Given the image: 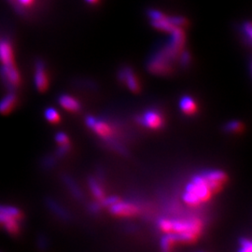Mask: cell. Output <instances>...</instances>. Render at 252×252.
Instances as JSON below:
<instances>
[{
    "label": "cell",
    "mask_w": 252,
    "mask_h": 252,
    "mask_svg": "<svg viewBox=\"0 0 252 252\" xmlns=\"http://www.w3.org/2000/svg\"><path fill=\"white\" fill-rule=\"evenodd\" d=\"M54 163V160L53 158H48L45 161V164L48 167H51Z\"/></svg>",
    "instance_id": "e575fe53"
},
{
    "label": "cell",
    "mask_w": 252,
    "mask_h": 252,
    "mask_svg": "<svg viewBox=\"0 0 252 252\" xmlns=\"http://www.w3.org/2000/svg\"><path fill=\"white\" fill-rule=\"evenodd\" d=\"M0 75L2 80L6 82V85L13 89L18 87L21 83V76L15 65H1Z\"/></svg>",
    "instance_id": "277c9868"
},
{
    "label": "cell",
    "mask_w": 252,
    "mask_h": 252,
    "mask_svg": "<svg viewBox=\"0 0 252 252\" xmlns=\"http://www.w3.org/2000/svg\"><path fill=\"white\" fill-rule=\"evenodd\" d=\"M109 207L110 212L118 216H134L138 212L137 207L128 202L118 201L117 203Z\"/></svg>",
    "instance_id": "30bf717a"
},
{
    "label": "cell",
    "mask_w": 252,
    "mask_h": 252,
    "mask_svg": "<svg viewBox=\"0 0 252 252\" xmlns=\"http://www.w3.org/2000/svg\"><path fill=\"white\" fill-rule=\"evenodd\" d=\"M119 79L121 81H124L127 85V87L133 92H138L140 89L139 82L137 81L135 74L133 72V70L128 66H126L120 70Z\"/></svg>",
    "instance_id": "8fae6325"
},
{
    "label": "cell",
    "mask_w": 252,
    "mask_h": 252,
    "mask_svg": "<svg viewBox=\"0 0 252 252\" xmlns=\"http://www.w3.org/2000/svg\"><path fill=\"white\" fill-rule=\"evenodd\" d=\"M49 206L52 208V210L54 211V213H56L57 215L63 218V219H67V213L65 210H63L62 207L58 206L56 203H54V201H50L49 202Z\"/></svg>",
    "instance_id": "cb8c5ba5"
},
{
    "label": "cell",
    "mask_w": 252,
    "mask_h": 252,
    "mask_svg": "<svg viewBox=\"0 0 252 252\" xmlns=\"http://www.w3.org/2000/svg\"><path fill=\"white\" fill-rule=\"evenodd\" d=\"M138 123L151 129H159L163 125L161 114L156 110H148L141 117L138 118Z\"/></svg>",
    "instance_id": "52a82bcc"
},
{
    "label": "cell",
    "mask_w": 252,
    "mask_h": 252,
    "mask_svg": "<svg viewBox=\"0 0 252 252\" xmlns=\"http://www.w3.org/2000/svg\"><path fill=\"white\" fill-rule=\"evenodd\" d=\"M211 192L207 180L202 174L196 175L187 184L183 193V200L189 206H197L210 198Z\"/></svg>",
    "instance_id": "6da1fadb"
},
{
    "label": "cell",
    "mask_w": 252,
    "mask_h": 252,
    "mask_svg": "<svg viewBox=\"0 0 252 252\" xmlns=\"http://www.w3.org/2000/svg\"><path fill=\"white\" fill-rule=\"evenodd\" d=\"M35 84L36 89L40 92H44L49 86L45 63L41 60H37L35 65Z\"/></svg>",
    "instance_id": "9c48e42d"
},
{
    "label": "cell",
    "mask_w": 252,
    "mask_h": 252,
    "mask_svg": "<svg viewBox=\"0 0 252 252\" xmlns=\"http://www.w3.org/2000/svg\"><path fill=\"white\" fill-rule=\"evenodd\" d=\"M60 146H61V147H60L59 150L57 151V155H58V156H63V155H65L66 153H68V151H69V149H70V146H69V143L60 145Z\"/></svg>",
    "instance_id": "d6a6232c"
},
{
    "label": "cell",
    "mask_w": 252,
    "mask_h": 252,
    "mask_svg": "<svg viewBox=\"0 0 252 252\" xmlns=\"http://www.w3.org/2000/svg\"><path fill=\"white\" fill-rule=\"evenodd\" d=\"M102 200H103L102 201L103 205L106 206V207H109L110 206L114 205L115 203H117L118 201H119V198L116 197V196H110V197H107V198H103Z\"/></svg>",
    "instance_id": "1f68e13d"
},
{
    "label": "cell",
    "mask_w": 252,
    "mask_h": 252,
    "mask_svg": "<svg viewBox=\"0 0 252 252\" xmlns=\"http://www.w3.org/2000/svg\"><path fill=\"white\" fill-rule=\"evenodd\" d=\"M202 176L207 180V184L211 191H217L221 188L222 184L225 182V173L220 170H209V171L203 172Z\"/></svg>",
    "instance_id": "8992f818"
},
{
    "label": "cell",
    "mask_w": 252,
    "mask_h": 252,
    "mask_svg": "<svg viewBox=\"0 0 252 252\" xmlns=\"http://www.w3.org/2000/svg\"><path fill=\"white\" fill-rule=\"evenodd\" d=\"M16 102H17V97L15 94L10 93L9 94H7L3 99L0 101V112L3 114L9 113L12 110V108H14Z\"/></svg>",
    "instance_id": "4fadbf2b"
},
{
    "label": "cell",
    "mask_w": 252,
    "mask_h": 252,
    "mask_svg": "<svg viewBox=\"0 0 252 252\" xmlns=\"http://www.w3.org/2000/svg\"><path fill=\"white\" fill-rule=\"evenodd\" d=\"M0 63L1 65H13V47L8 38H0Z\"/></svg>",
    "instance_id": "ba28073f"
},
{
    "label": "cell",
    "mask_w": 252,
    "mask_h": 252,
    "mask_svg": "<svg viewBox=\"0 0 252 252\" xmlns=\"http://www.w3.org/2000/svg\"><path fill=\"white\" fill-rule=\"evenodd\" d=\"M59 104L63 108H65L69 111H73V112H77L81 108V105H80L79 101H77L75 98H73L67 94H63L59 97Z\"/></svg>",
    "instance_id": "5bb4252c"
},
{
    "label": "cell",
    "mask_w": 252,
    "mask_h": 252,
    "mask_svg": "<svg viewBox=\"0 0 252 252\" xmlns=\"http://www.w3.org/2000/svg\"><path fill=\"white\" fill-rule=\"evenodd\" d=\"M9 1H10L12 4H14V3H15V0H9Z\"/></svg>",
    "instance_id": "8d00e7d4"
},
{
    "label": "cell",
    "mask_w": 252,
    "mask_h": 252,
    "mask_svg": "<svg viewBox=\"0 0 252 252\" xmlns=\"http://www.w3.org/2000/svg\"><path fill=\"white\" fill-rule=\"evenodd\" d=\"M241 31L243 36L248 39V42L250 44L252 42V23L250 21L243 23V25L241 26Z\"/></svg>",
    "instance_id": "603a6c76"
},
{
    "label": "cell",
    "mask_w": 252,
    "mask_h": 252,
    "mask_svg": "<svg viewBox=\"0 0 252 252\" xmlns=\"http://www.w3.org/2000/svg\"><path fill=\"white\" fill-rule=\"evenodd\" d=\"M147 15L150 21H159L166 18V15L159 9H149L147 11Z\"/></svg>",
    "instance_id": "ffe728a7"
},
{
    "label": "cell",
    "mask_w": 252,
    "mask_h": 252,
    "mask_svg": "<svg viewBox=\"0 0 252 252\" xmlns=\"http://www.w3.org/2000/svg\"><path fill=\"white\" fill-rule=\"evenodd\" d=\"M55 139L57 141V143H59L60 145L67 144L68 143V137L65 134H63L62 132L58 133L56 136H55Z\"/></svg>",
    "instance_id": "4dcf8cb0"
},
{
    "label": "cell",
    "mask_w": 252,
    "mask_h": 252,
    "mask_svg": "<svg viewBox=\"0 0 252 252\" xmlns=\"http://www.w3.org/2000/svg\"><path fill=\"white\" fill-rule=\"evenodd\" d=\"M174 60L170 54L163 48L160 52L153 55L149 62V68L155 74H166L170 72L171 61Z\"/></svg>",
    "instance_id": "7a4b0ae2"
},
{
    "label": "cell",
    "mask_w": 252,
    "mask_h": 252,
    "mask_svg": "<svg viewBox=\"0 0 252 252\" xmlns=\"http://www.w3.org/2000/svg\"><path fill=\"white\" fill-rule=\"evenodd\" d=\"M19 219L6 215L0 212V223L5 226L6 230L10 234H17L19 232Z\"/></svg>",
    "instance_id": "7c38bea8"
},
{
    "label": "cell",
    "mask_w": 252,
    "mask_h": 252,
    "mask_svg": "<svg viewBox=\"0 0 252 252\" xmlns=\"http://www.w3.org/2000/svg\"><path fill=\"white\" fill-rule=\"evenodd\" d=\"M158 225L160 227V229L164 232H167V233L171 232L172 220L161 219L158 221Z\"/></svg>",
    "instance_id": "83f0119b"
},
{
    "label": "cell",
    "mask_w": 252,
    "mask_h": 252,
    "mask_svg": "<svg viewBox=\"0 0 252 252\" xmlns=\"http://www.w3.org/2000/svg\"><path fill=\"white\" fill-rule=\"evenodd\" d=\"M151 25L154 28L161 30L162 32H167V33H170L172 30L175 28V27L171 25L170 22L167 20V16H166V18L159 20V21H151Z\"/></svg>",
    "instance_id": "e0dca14e"
},
{
    "label": "cell",
    "mask_w": 252,
    "mask_h": 252,
    "mask_svg": "<svg viewBox=\"0 0 252 252\" xmlns=\"http://www.w3.org/2000/svg\"><path fill=\"white\" fill-rule=\"evenodd\" d=\"M89 185H90L91 190L95 198H97L98 200H102L104 198V191L100 187V185L96 180L91 179L89 180Z\"/></svg>",
    "instance_id": "ac0fdd59"
},
{
    "label": "cell",
    "mask_w": 252,
    "mask_h": 252,
    "mask_svg": "<svg viewBox=\"0 0 252 252\" xmlns=\"http://www.w3.org/2000/svg\"><path fill=\"white\" fill-rule=\"evenodd\" d=\"M180 63L183 66H186L190 63V54L187 51H183L180 54Z\"/></svg>",
    "instance_id": "f546056e"
},
{
    "label": "cell",
    "mask_w": 252,
    "mask_h": 252,
    "mask_svg": "<svg viewBox=\"0 0 252 252\" xmlns=\"http://www.w3.org/2000/svg\"><path fill=\"white\" fill-rule=\"evenodd\" d=\"M100 208H101V206L98 205V204H92L90 206V209L94 213L98 212L100 210Z\"/></svg>",
    "instance_id": "836d02e7"
},
{
    "label": "cell",
    "mask_w": 252,
    "mask_h": 252,
    "mask_svg": "<svg viewBox=\"0 0 252 252\" xmlns=\"http://www.w3.org/2000/svg\"><path fill=\"white\" fill-rule=\"evenodd\" d=\"M180 109L185 113V114H193L196 111V104L194 100L192 99L190 96L184 95L180 101Z\"/></svg>",
    "instance_id": "9a60e30c"
},
{
    "label": "cell",
    "mask_w": 252,
    "mask_h": 252,
    "mask_svg": "<svg viewBox=\"0 0 252 252\" xmlns=\"http://www.w3.org/2000/svg\"><path fill=\"white\" fill-rule=\"evenodd\" d=\"M239 245H240V250H239V252H252V244L250 240H248V239H246V238H242V239H240V241H239Z\"/></svg>",
    "instance_id": "f1b7e54d"
},
{
    "label": "cell",
    "mask_w": 252,
    "mask_h": 252,
    "mask_svg": "<svg viewBox=\"0 0 252 252\" xmlns=\"http://www.w3.org/2000/svg\"><path fill=\"white\" fill-rule=\"evenodd\" d=\"M35 3V0H15V3L13 4L16 9H18L20 11H23L25 8H28L33 6Z\"/></svg>",
    "instance_id": "484cf974"
},
{
    "label": "cell",
    "mask_w": 252,
    "mask_h": 252,
    "mask_svg": "<svg viewBox=\"0 0 252 252\" xmlns=\"http://www.w3.org/2000/svg\"><path fill=\"white\" fill-rule=\"evenodd\" d=\"M202 230L201 221L198 220H172L171 232L180 234L183 232H192L199 234Z\"/></svg>",
    "instance_id": "5b68a950"
},
{
    "label": "cell",
    "mask_w": 252,
    "mask_h": 252,
    "mask_svg": "<svg viewBox=\"0 0 252 252\" xmlns=\"http://www.w3.org/2000/svg\"><path fill=\"white\" fill-rule=\"evenodd\" d=\"M64 181L66 182V184H67V186L69 187V189H71V191L74 193V195H75L77 198H81L82 195H81V190L76 186L75 182H74L71 179H69L68 177H66V178L64 179Z\"/></svg>",
    "instance_id": "4316f807"
},
{
    "label": "cell",
    "mask_w": 252,
    "mask_h": 252,
    "mask_svg": "<svg viewBox=\"0 0 252 252\" xmlns=\"http://www.w3.org/2000/svg\"><path fill=\"white\" fill-rule=\"evenodd\" d=\"M45 117L50 123H58L60 121V115L56 111V109L53 108H47L45 111Z\"/></svg>",
    "instance_id": "44dd1931"
},
{
    "label": "cell",
    "mask_w": 252,
    "mask_h": 252,
    "mask_svg": "<svg viewBox=\"0 0 252 252\" xmlns=\"http://www.w3.org/2000/svg\"><path fill=\"white\" fill-rule=\"evenodd\" d=\"M167 20L170 22V24L173 25L175 27H186L188 25V20L180 16V15H171V16H167Z\"/></svg>",
    "instance_id": "d6986e66"
},
{
    "label": "cell",
    "mask_w": 252,
    "mask_h": 252,
    "mask_svg": "<svg viewBox=\"0 0 252 252\" xmlns=\"http://www.w3.org/2000/svg\"><path fill=\"white\" fill-rule=\"evenodd\" d=\"M0 212L4 213L6 215L16 218V219H19V220L21 219V212L19 211V209L15 208V207H1L0 206Z\"/></svg>",
    "instance_id": "7402d4cb"
},
{
    "label": "cell",
    "mask_w": 252,
    "mask_h": 252,
    "mask_svg": "<svg viewBox=\"0 0 252 252\" xmlns=\"http://www.w3.org/2000/svg\"><path fill=\"white\" fill-rule=\"evenodd\" d=\"M178 236L176 233H171L169 232L168 234H165L162 238V241H161V248H162V251L164 252H168L172 249V247L176 244V242H178Z\"/></svg>",
    "instance_id": "2e32d148"
},
{
    "label": "cell",
    "mask_w": 252,
    "mask_h": 252,
    "mask_svg": "<svg viewBox=\"0 0 252 252\" xmlns=\"http://www.w3.org/2000/svg\"><path fill=\"white\" fill-rule=\"evenodd\" d=\"M224 129L227 132H239L242 130V124L237 121H232L224 126Z\"/></svg>",
    "instance_id": "d4e9b609"
},
{
    "label": "cell",
    "mask_w": 252,
    "mask_h": 252,
    "mask_svg": "<svg viewBox=\"0 0 252 252\" xmlns=\"http://www.w3.org/2000/svg\"><path fill=\"white\" fill-rule=\"evenodd\" d=\"M86 124H87V126L90 127L92 130H94L97 135L101 136L102 138H104L105 141H107L109 144L116 147L121 152H123L121 150L122 147L113 140L111 129H110V127L105 122H102V121H99V120H97L95 118L89 116V117L86 118Z\"/></svg>",
    "instance_id": "3957f363"
},
{
    "label": "cell",
    "mask_w": 252,
    "mask_h": 252,
    "mask_svg": "<svg viewBox=\"0 0 252 252\" xmlns=\"http://www.w3.org/2000/svg\"><path fill=\"white\" fill-rule=\"evenodd\" d=\"M87 3H89V4H95V3H97L99 0H85Z\"/></svg>",
    "instance_id": "d590c367"
}]
</instances>
